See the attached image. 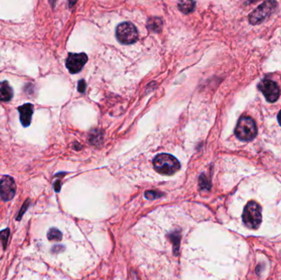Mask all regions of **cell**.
<instances>
[{
    "label": "cell",
    "instance_id": "cell-1",
    "mask_svg": "<svg viewBox=\"0 0 281 280\" xmlns=\"http://www.w3.org/2000/svg\"><path fill=\"white\" fill-rule=\"evenodd\" d=\"M153 165L155 170L161 174L172 175L180 169L178 159L171 154H158L154 159Z\"/></svg>",
    "mask_w": 281,
    "mask_h": 280
},
{
    "label": "cell",
    "instance_id": "cell-2",
    "mask_svg": "<svg viewBox=\"0 0 281 280\" xmlns=\"http://www.w3.org/2000/svg\"><path fill=\"white\" fill-rule=\"evenodd\" d=\"M258 134V129L253 118L242 116L238 122L235 129V135L241 141L249 142L255 138Z\"/></svg>",
    "mask_w": 281,
    "mask_h": 280
},
{
    "label": "cell",
    "instance_id": "cell-3",
    "mask_svg": "<svg viewBox=\"0 0 281 280\" xmlns=\"http://www.w3.org/2000/svg\"><path fill=\"white\" fill-rule=\"evenodd\" d=\"M278 3L275 0L266 1L258 6L248 17V20L252 25H259L276 12Z\"/></svg>",
    "mask_w": 281,
    "mask_h": 280
},
{
    "label": "cell",
    "instance_id": "cell-4",
    "mask_svg": "<svg viewBox=\"0 0 281 280\" xmlns=\"http://www.w3.org/2000/svg\"><path fill=\"white\" fill-rule=\"evenodd\" d=\"M261 208L255 201L247 204L242 214V221L250 229H258L261 223Z\"/></svg>",
    "mask_w": 281,
    "mask_h": 280
},
{
    "label": "cell",
    "instance_id": "cell-5",
    "mask_svg": "<svg viewBox=\"0 0 281 280\" xmlns=\"http://www.w3.org/2000/svg\"><path fill=\"white\" fill-rule=\"evenodd\" d=\"M116 37L121 44H133L138 39V31L131 22H123L117 26Z\"/></svg>",
    "mask_w": 281,
    "mask_h": 280
},
{
    "label": "cell",
    "instance_id": "cell-6",
    "mask_svg": "<svg viewBox=\"0 0 281 280\" xmlns=\"http://www.w3.org/2000/svg\"><path fill=\"white\" fill-rule=\"evenodd\" d=\"M258 89L262 92L266 97V101L270 103H274L278 100L281 90L278 85L274 81L270 79H264L258 84Z\"/></svg>",
    "mask_w": 281,
    "mask_h": 280
},
{
    "label": "cell",
    "instance_id": "cell-7",
    "mask_svg": "<svg viewBox=\"0 0 281 280\" xmlns=\"http://www.w3.org/2000/svg\"><path fill=\"white\" fill-rule=\"evenodd\" d=\"M17 191L15 181L13 177L8 175L3 176L0 180V196L4 201L13 200Z\"/></svg>",
    "mask_w": 281,
    "mask_h": 280
},
{
    "label": "cell",
    "instance_id": "cell-8",
    "mask_svg": "<svg viewBox=\"0 0 281 280\" xmlns=\"http://www.w3.org/2000/svg\"><path fill=\"white\" fill-rule=\"evenodd\" d=\"M87 55L84 53L79 54L71 53L68 54L66 60V67L71 73L75 74L83 69L84 65L87 63Z\"/></svg>",
    "mask_w": 281,
    "mask_h": 280
},
{
    "label": "cell",
    "instance_id": "cell-9",
    "mask_svg": "<svg viewBox=\"0 0 281 280\" xmlns=\"http://www.w3.org/2000/svg\"><path fill=\"white\" fill-rule=\"evenodd\" d=\"M34 106L31 104H25L18 107V110L20 113V121L22 126L29 127L31 125V118L33 114Z\"/></svg>",
    "mask_w": 281,
    "mask_h": 280
},
{
    "label": "cell",
    "instance_id": "cell-10",
    "mask_svg": "<svg viewBox=\"0 0 281 280\" xmlns=\"http://www.w3.org/2000/svg\"><path fill=\"white\" fill-rule=\"evenodd\" d=\"M13 96V89L8 82L0 83V101H9Z\"/></svg>",
    "mask_w": 281,
    "mask_h": 280
},
{
    "label": "cell",
    "instance_id": "cell-11",
    "mask_svg": "<svg viewBox=\"0 0 281 280\" xmlns=\"http://www.w3.org/2000/svg\"><path fill=\"white\" fill-rule=\"evenodd\" d=\"M178 7L182 13L189 14L194 10L195 2L194 0H178Z\"/></svg>",
    "mask_w": 281,
    "mask_h": 280
},
{
    "label": "cell",
    "instance_id": "cell-12",
    "mask_svg": "<svg viewBox=\"0 0 281 280\" xmlns=\"http://www.w3.org/2000/svg\"><path fill=\"white\" fill-rule=\"evenodd\" d=\"M163 22L160 18H152L149 19V21L147 22V27L151 31L154 32H160L162 29Z\"/></svg>",
    "mask_w": 281,
    "mask_h": 280
},
{
    "label": "cell",
    "instance_id": "cell-13",
    "mask_svg": "<svg viewBox=\"0 0 281 280\" xmlns=\"http://www.w3.org/2000/svg\"><path fill=\"white\" fill-rule=\"evenodd\" d=\"M62 233L57 229H50L47 234V237L49 241H55V242H60L62 240Z\"/></svg>",
    "mask_w": 281,
    "mask_h": 280
},
{
    "label": "cell",
    "instance_id": "cell-14",
    "mask_svg": "<svg viewBox=\"0 0 281 280\" xmlns=\"http://www.w3.org/2000/svg\"><path fill=\"white\" fill-rule=\"evenodd\" d=\"M10 234V229H6L3 231L0 232V239L3 243V249L5 250L7 248V244H8V237Z\"/></svg>",
    "mask_w": 281,
    "mask_h": 280
},
{
    "label": "cell",
    "instance_id": "cell-15",
    "mask_svg": "<svg viewBox=\"0 0 281 280\" xmlns=\"http://www.w3.org/2000/svg\"><path fill=\"white\" fill-rule=\"evenodd\" d=\"M29 205H30V201H29V200H27V201H26V202L24 203V205L23 206H22V207L21 211H20V212H19V214H18V218H17V220H20V219H21L22 217V215H23L24 212H25V211H26V210H27V207H28Z\"/></svg>",
    "mask_w": 281,
    "mask_h": 280
},
{
    "label": "cell",
    "instance_id": "cell-16",
    "mask_svg": "<svg viewBox=\"0 0 281 280\" xmlns=\"http://www.w3.org/2000/svg\"><path fill=\"white\" fill-rule=\"evenodd\" d=\"M160 193H155V192H147V193H146V197L148 198L150 200L156 199V198L160 197Z\"/></svg>",
    "mask_w": 281,
    "mask_h": 280
},
{
    "label": "cell",
    "instance_id": "cell-17",
    "mask_svg": "<svg viewBox=\"0 0 281 280\" xmlns=\"http://www.w3.org/2000/svg\"><path fill=\"white\" fill-rule=\"evenodd\" d=\"M86 90V83L84 80H81L80 82L78 83V90L80 92H84Z\"/></svg>",
    "mask_w": 281,
    "mask_h": 280
},
{
    "label": "cell",
    "instance_id": "cell-18",
    "mask_svg": "<svg viewBox=\"0 0 281 280\" xmlns=\"http://www.w3.org/2000/svg\"><path fill=\"white\" fill-rule=\"evenodd\" d=\"M69 1V5L70 7H72V6L74 5L76 2H77V0H68Z\"/></svg>",
    "mask_w": 281,
    "mask_h": 280
},
{
    "label": "cell",
    "instance_id": "cell-19",
    "mask_svg": "<svg viewBox=\"0 0 281 280\" xmlns=\"http://www.w3.org/2000/svg\"><path fill=\"white\" fill-rule=\"evenodd\" d=\"M278 121L279 124L281 125V110L280 111V113H278Z\"/></svg>",
    "mask_w": 281,
    "mask_h": 280
},
{
    "label": "cell",
    "instance_id": "cell-20",
    "mask_svg": "<svg viewBox=\"0 0 281 280\" xmlns=\"http://www.w3.org/2000/svg\"><path fill=\"white\" fill-rule=\"evenodd\" d=\"M252 1H253V2H254V1H255V0H252ZM256 1H257V0H256Z\"/></svg>",
    "mask_w": 281,
    "mask_h": 280
}]
</instances>
